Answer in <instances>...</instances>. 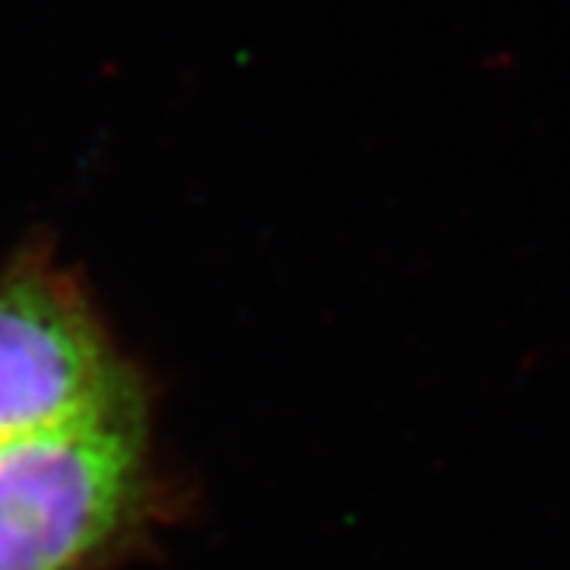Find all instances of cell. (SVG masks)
<instances>
[{
  "instance_id": "6da1fadb",
  "label": "cell",
  "mask_w": 570,
  "mask_h": 570,
  "mask_svg": "<svg viewBox=\"0 0 570 570\" xmlns=\"http://www.w3.org/2000/svg\"><path fill=\"white\" fill-rule=\"evenodd\" d=\"M142 412L0 448V570H86L140 520Z\"/></svg>"
},
{
  "instance_id": "7a4b0ae2",
  "label": "cell",
  "mask_w": 570,
  "mask_h": 570,
  "mask_svg": "<svg viewBox=\"0 0 570 570\" xmlns=\"http://www.w3.org/2000/svg\"><path fill=\"white\" fill-rule=\"evenodd\" d=\"M142 412L134 371L73 279L39 254L0 276V448Z\"/></svg>"
}]
</instances>
